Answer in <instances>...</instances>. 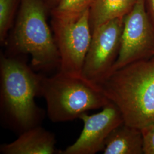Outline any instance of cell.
I'll return each instance as SVG.
<instances>
[{
    "instance_id": "cell-1",
    "label": "cell",
    "mask_w": 154,
    "mask_h": 154,
    "mask_svg": "<svg viewBox=\"0 0 154 154\" xmlns=\"http://www.w3.org/2000/svg\"><path fill=\"white\" fill-rule=\"evenodd\" d=\"M97 83L125 124L142 130L154 123V57L111 71Z\"/></svg>"
},
{
    "instance_id": "cell-2",
    "label": "cell",
    "mask_w": 154,
    "mask_h": 154,
    "mask_svg": "<svg viewBox=\"0 0 154 154\" xmlns=\"http://www.w3.org/2000/svg\"><path fill=\"white\" fill-rule=\"evenodd\" d=\"M43 75L14 57L1 55V108L6 119L21 133L38 126L44 111L35 102L41 96Z\"/></svg>"
},
{
    "instance_id": "cell-3",
    "label": "cell",
    "mask_w": 154,
    "mask_h": 154,
    "mask_svg": "<svg viewBox=\"0 0 154 154\" xmlns=\"http://www.w3.org/2000/svg\"><path fill=\"white\" fill-rule=\"evenodd\" d=\"M41 96L46 101L48 116L53 122L72 121L110 103L97 83L82 74L60 71L50 77L43 76Z\"/></svg>"
},
{
    "instance_id": "cell-4",
    "label": "cell",
    "mask_w": 154,
    "mask_h": 154,
    "mask_svg": "<svg viewBox=\"0 0 154 154\" xmlns=\"http://www.w3.org/2000/svg\"><path fill=\"white\" fill-rule=\"evenodd\" d=\"M45 14L42 0H21L13 42L17 51L31 55L34 69L49 72L60 69V57Z\"/></svg>"
},
{
    "instance_id": "cell-5",
    "label": "cell",
    "mask_w": 154,
    "mask_h": 154,
    "mask_svg": "<svg viewBox=\"0 0 154 154\" xmlns=\"http://www.w3.org/2000/svg\"><path fill=\"white\" fill-rule=\"evenodd\" d=\"M52 25L60 57L59 71L82 74L92 37L90 9L76 14L53 15Z\"/></svg>"
},
{
    "instance_id": "cell-6",
    "label": "cell",
    "mask_w": 154,
    "mask_h": 154,
    "mask_svg": "<svg viewBox=\"0 0 154 154\" xmlns=\"http://www.w3.org/2000/svg\"><path fill=\"white\" fill-rule=\"evenodd\" d=\"M154 57V30L144 0H137L124 17L119 54L110 72Z\"/></svg>"
},
{
    "instance_id": "cell-7",
    "label": "cell",
    "mask_w": 154,
    "mask_h": 154,
    "mask_svg": "<svg viewBox=\"0 0 154 154\" xmlns=\"http://www.w3.org/2000/svg\"><path fill=\"white\" fill-rule=\"evenodd\" d=\"M124 18L112 20L92 32L83 66V75L98 83L110 72L120 49Z\"/></svg>"
},
{
    "instance_id": "cell-8",
    "label": "cell",
    "mask_w": 154,
    "mask_h": 154,
    "mask_svg": "<svg viewBox=\"0 0 154 154\" xmlns=\"http://www.w3.org/2000/svg\"><path fill=\"white\" fill-rule=\"evenodd\" d=\"M83 123V130L77 140L61 154H95L103 151L110 134L123 122L121 113L110 102L98 113L79 116Z\"/></svg>"
},
{
    "instance_id": "cell-9",
    "label": "cell",
    "mask_w": 154,
    "mask_h": 154,
    "mask_svg": "<svg viewBox=\"0 0 154 154\" xmlns=\"http://www.w3.org/2000/svg\"><path fill=\"white\" fill-rule=\"evenodd\" d=\"M54 135L39 126L21 133L11 143L3 144L0 152L4 154H53L56 152Z\"/></svg>"
},
{
    "instance_id": "cell-10",
    "label": "cell",
    "mask_w": 154,
    "mask_h": 154,
    "mask_svg": "<svg viewBox=\"0 0 154 154\" xmlns=\"http://www.w3.org/2000/svg\"><path fill=\"white\" fill-rule=\"evenodd\" d=\"M103 153L144 154L142 131L123 123L110 134Z\"/></svg>"
},
{
    "instance_id": "cell-11",
    "label": "cell",
    "mask_w": 154,
    "mask_h": 154,
    "mask_svg": "<svg viewBox=\"0 0 154 154\" xmlns=\"http://www.w3.org/2000/svg\"><path fill=\"white\" fill-rule=\"evenodd\" d=\"M137 0H94L90 8L91 33L100 25L112 20L124 18Z\"/></svg>"
},
{
    "instance_id": "cell-12",
    "label": "cell",
    "mask_w": 154,
    "mask_h": 154,
    "mask_svg": "<svg viewBox=\"0 0 154 154\" xmlns=\"http://www.w3.org/2000/svg\"><path fill=\"white\" fill-rule=\"evenodd\" d=\"M94 0H60L54 9L53 15H67L89 9Z\"/></svg>"
},
{
    "instance_id": "cell-13",
    "label": "cell",
    "mask_w": 154,
    "mask_h": 154,
    "mask_svg": "<svg viewBox=\"0 0 154 154\" xmlns=\"http://www.w3.org/2000/svg\"><path fill=\"white\" fill-rule=\"evenodd\" d=\"M15 0H0V39L4 42L10 28Z\"/></svg>"
},
{
    "instance_id": "cell-14",
    "label": "cell",
    "mask_w": 154,
    "mask_h": 154,
    "mask_svg": "<svg viewBox=\"0 0 154 154\" xmlns=\"http://www.w3.org/2000/svg\"><path fill=\"white\" fill-rule=\"evenodd\" d=\"M142 131L144 154H154V123Z\"/></svg>"
},
{
    "instance_id": "cell-15",
    "label": "cell",
    "mask_w": 154,
    "mask_h": 154,
    "mask_svg": "<svg viewBox=\"0 0 154 154\" xmlns=\"http://www.w3.org/2000/svg\"><path fill=\"white\" fill-rule=\"evenodd\" d=\"M149 2L150 6L151 11H152V16L154 18V0H149Z\"/></svg>"
},
{
    "instance_id": "cell-16",
    "label": "cell",
    "mask_w": 154,
    "mask_h": 154,
    "mask_svg": "<svg viewBox=\"0 0 154 154\" xmlns=\"http://www.w3.org/2000/svg\"><path fill=\"white\" fill-rule=\"evenodd\" d=\"M51 1L53 2H57V3L60 1V0H51Z\"/></svg>"
}]
</instances>
